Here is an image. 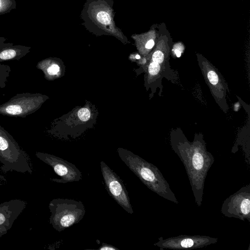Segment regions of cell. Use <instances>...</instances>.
<instances>
[{"label": "cell", "instance_id": "cell-17", "mask_svg": "<svg viewBox=\"0 0 250 250\" xmlns=\"http://www.w3.org/2000/svg\"><path fill=\"white\" fill-rule=\"evenodd\" d=\"M98 249L100 250H119V249L116 247L104 243H102L101 247Z\"/></svg>", "mask_w": 250, "mask_h": 250}, {"label": "cell", "instance_id": "cell-9", "mask_svg": "<svg viewBox=\"0 0 250 250\" xmlns=\"http://www.w3.org/2000/svg\"><path fill=\"white\" fill-rule=\"evenodd\" d=\"M36 156L40 160L50 166L60 179L50 178L58 183L78 182L82 178L81 172L73 164L57 156L48 153L37 152Z\"/></svg>", "mask_w": 250, "mask_h": 250}, {"label": "cell", "instance_id": "cell-23", "mask_svg": "<svg viewBox=\"0 0 250 250\" xmlns=\"http://www.w3.org/2000/svg\"><path fill=\"white\" fill-rule=\"evenodd\" d=\"M136 58L137 59H139L140 58V56L139 55H137L136 56Z\"/></svg>", "mask_w": 250, "mask_h": 250}, {"label": "cell", "instance_id": "cell-7", "mask_svg": "<svg viewBox=\"0 0 250 250\" xmlns=\"http://www.w3.org/2000/svg\"><path fill=\"white\" fill-rule=\"evenodd\" d=\"M100 167L108 193L126 212L133 214L128 194L122 180L104 161L101 162Z\"/></svg>", "mask_w": 250, "mask_h": 250}, {"label": "cell", "instance_id": "cell-11", "mask_svg": "<svg viewBox=\"0 0 250 250\" xmlns=\"http://www.w3.org/2000/svg\"><path fill=\"white\" fill-rule=\"evenodd\" d=\"M201 69L207 84L209 85L212 95L217 100L222 99L226 96V85L223 83L222 77L219 72L211 64L208 62H202Z\"/></svg>", "mask_w": 250, "mask_h": 250}, {"label": "cell", "instance_id": "cell-1", "mask_svg": "<svg viewBox=\"0 0 250 250\" xmlns=\"http://www.w3.org/2000/svg\"><path fill=\"white\" fill-rule=\"evenodd\" d=\"M171 143L172 149L184 165L195 203L200 207L203 199L205 181L214 158L200 136L195 137L192 142L184 137H173Z\"/></svg>", "mask_w": 250, "mask_h": 250}, {"label": "cell", "instance_id": "cell-2", "mask_svg": "<svg viewBox=\"0 0 250 250\" xmlns=\"http://www.w3.org/2000/svg\"><path fill=\"white\" fill-rule=\"evenodd\" d=\"M121 160L147 188L159 196L178 204L179 203L169 184L153 164L127 150H118Z\"/></svg>", "mask_w": 250, "mask_h": 250}, {"label": "cell", "instance_id": "cell-10", "mask_svg": "<svg viewBox=\"0 0 250 250\" xmlns=\"http://www.w3.org/2000/svg\"><path fill=\"white\" fill-rule=\"evenodd\" d=\"M27 206L25 201L11 199L0 204V229L8 232Z\"/></svg>", "mask_w": 250, "mask_h": 250}, {"label": "cell", "instance_id": "cell-18", "mask_svg": "<svg viewBox=\"0 0 250 250\" xmlns=\"http://www.w3.org/2000/svg\"><path fill=\"white\" fill-rule=\"evenodd\" d=\"M154 45V42L152 40L148 41L146 44V47L147 49L152 48Z\"/></svg>", "mask_w": 250, "mask_h": 250}, {"label": "cell", "instance_id": "cell-5", "mask_svg": "<svg viewBox=\"0 0 250 250\" xmlns=\"http://www.w3.org/2000/svg\"><path fill=\"white\" fill-rule=\"evenodd\" d=\"M44 100V97L39 93H18L0 105V114L9 117L25 118L37 110Z\"/></svg>", "mask_w": 250, "mask_h": 250}, {"label": "cell", "instance_id": "cell-20", "mask_svg": "<svg viewBox=\"0 0 250 250\" xmlns=\"http://www.w3.org/2000/svg\"><path fill=\"white\" fill-rule=\"evenodd\" d=\"M175 53L177 57H180L181 55V52L178 49L175 50Z\"/></svg>", "mask_w": 250, "mask_h": 250}, {"label": "cell", "instance_id": "cell-22", "mask_svg": "<svg viewBox=\"0 0 250 250\" xmlns=\"http://www.w3.org/2000/svg\"><path fill=\"white\" fill-rule=\"evenodd\" d=\"M2 5H3V2L1 0H0V9L2 7Z\"/></svg>", "mask_w": 250, "mask_h": 250}, {"label": "cell", "instance_id": "cell-12", "mask_svg": "<svg viewBox=\"0 0 250 250\" xmlns=\"http://www.w3.org/2000/svg\"><path fill=\"white\" fill-rule=\"evenodd\" d=\"M29 51L25 47L3 46L0 47V62L10 60H19Z\"/></svg>", "mask_w": 250, "mask_h": 250}, {"label": "cell", "instance_id": "cell-15", "mask_svg": "<svg viewBox=\"0 0 250 250\" xmlns=\"http://www.w3.org/2000/svg\"><path fill=\"white\" fill-rule=\"evenodd\" d=\"M97 19L101 23L104 24H108L111 20L108 14L104 11H101L97 14Z\"/></svg>", "mask_w": 250, "mask_h": 250}, {"label": "cell", "instance_id": "cell-13", "mask_svg": "<svg viewBox=\"0 0 250 250\" xmlns=\"http://www.w3.org/2000/svg\"><path fill=\"white\" fill-rule=\"evenodd\" d=\"M11 71L10 66L0 62V88L5 87Z\"/></svg>", "mask_w": 250, "mask_h": 250}, {"label": "cell", "instance_id": "cell-4", "mask_svg": "<svg viewBox=\"0 0 250 250\" xmlns=\"http://www.w3.org/2000/svg\"><path fill=\"white\" fill-rule=\"evenodd\" d=\"M48 207L51 213L49 223L59 232L79 223L85 213L83 203L74 199L55 198Z\"/></svg>", "mask_w": 250, "mask_h": 250}, {"label": "cell", "instance_id": "cell-14", "mask_svg": "<svg viewBox=\"0 0 250 250\" xmlns=\"http://www.w3.org/2000/svg\"><path fill=\"white\" fill-rule=\"evenodd\" d=\"M39 69H42L44 70L48 76H52L56 75L60 70L59 66L56 64H48V66L45 67H39Z\"/></svg>", "mask_w": 250, "mask_h": 250}, {"label": "cell", "instance_id": "cell-8", "mask_svg": "<svg viewBox=\"0 0 250 250\" xmlns=\"http://www.w3.org/2000/svg\"><path fill=\"white\" fill-rule=\"evenodd\" d=\"M158 240L153 245L161 250H184L200 249L214 244L217 242L218 238L206 235H180L165 239L160 237Z\"/></svg>", "mask_w": 250, "mask_h": 250}, {"label": "cell", "instance_id": "cell-16", "mask_svg": "<svg viewBox=\"0 0 250 250\" xmlns=\"http://www.w3.org/2000/svg\"><path fill=\"white\" fill-rule=\"evenodd\" d=\"M78 115L80 120L83 121H86L89 119L90 114L88 109L83 108L79 110Z\"/></svg>", "mask_w": 250, "mask_h": 250}, {"label": "cell", "instance_id": "cell-19", "mask_svg": "<svg viewBox=\"0 0 250 250\" xmlns=\"http://www.w3.org/2000/svg\"><path fill=\"white\" fill-rule=\"evenodd\" d=\"M7 182L5 177L0 173V186L4 185Z\"/></svg>", "mask_w": 250, "mask_h": 250}, {"label": "cell", "instance_id": "cell-21", "mask_svg": "<svg viewBox=\"0 0 250 250\" xmlns=\"http://www.w3.org/2000/svg\"><path fill=\"white\" fill-rule=\"evenodd\" d=\"M7 233V231L0 229V237L3 235L6 234Z\"/></svg>", "mask_w": 250, "mask_h": 250}, {"label": "cell", "instance_id": "cell-6", "mask_svg": "<svg viewBox=\"0 0 250 250\" xmlns=\"http://www.w3.org/2000/svg\"><path fill=\"white\" fill-rule=\"evenodd\" d=\"M221 212L226 217L250 222V184L227 198L223 202Z\"/></svg>", "mask_w": 250, "mask_h": 250}, {"label": "cell", "instance_id": "cell-3", "mask_svg": "<svg viewBox=\"0 0 250 250\" xmlns=\"http://www.w3.org/2000/svg\"><path fill=\"white\" fill-rule=\"evenodd\" d=\"M0 162L1 171L32 174L33 169L28 154L13 136L0 125Z\"/></svg>", "mask_w": 250, "mask_h": 250}]
</instances>
